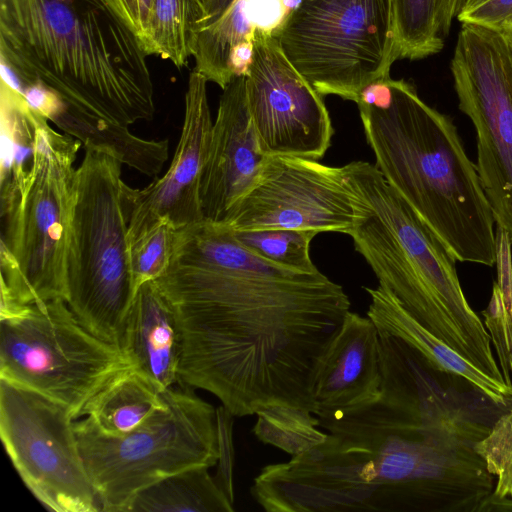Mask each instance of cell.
Listing matches in <instances>:
<instances>
[{"label": "cell", "mask_w": 512, "mask_h": 512, "mask_svg": "<svg viewBox=\"0 0 512 512\" xmlns=\"http://www.w3.org/2000/svg\"><path fill=\"white\" fill-rule=\"evenodd\" d=\"M155 281L178 315V384L208 391L234 417L277 405L313 413L318 367L350 311L341 285L270 263L206 220L178 229Z\"/></svg>", "instance_id": "6da1fadb"}, {"label": "cell", "mask_w": 512, "mask_h": 512, "mask_svg": "<svg viewBox=\"0 0 512 512\" xmlns=\"http://www.w3.org/2000/svg\"><path fill=\"white\" fill-rule=\"evenodd\" d=\"M381 374L377 399L318 417L321 444L261 469L250 491L265 511L477 512L495 486L475 451L495 404L424 363Z\"/></svg>", "instance_id": "7a4b0ae2"}, {"label": "cell", "mask_w": 512, "mask_h": 512, "mask_svg": "<svg viewBox=\"0 0 512 512\" xmlns=\"http://www.w3.org/2000/svg\"><path fill=\"white\" fill-rule=\"evenodd\" d=\"M147 56L114 0H0L1 70L54 92L65 127L152 120Z\"/></svg>", "instance_id": "3957f363"}, {"label": "cell", "mask_w": 512, "mask_h": 512, "mask_svg": "<svg viewBox=\"0 0 512 512\" xmlns=\"http://www.w3.org/2000/svg\"><path fill=\"white\" fill-rule=\"evenodd\" d=\"M389 84L383 107H358L375 167L457 261L493 266L495 218L456 126L412 83Z\"/></svg>", "instance_id": "277c9868"}, {"label": "cell", "mask_w": 512, "mask_h": 512, "mask_svg": "<svg viewBox=\"0 0 512 512\" xmlns=\"http://www.w3.org/2000/svg\"><path fill=\"white\" fill-rule=\"evenodd\" d=\"M342 169L356 208L350 236L379 285L466 361L505 382L490 335L465 297L454 255L375 165L353 161Z\"/></svg>", "instance_id": "5b68a950"}, {"label": "cell", "mask_w": 512, "mask_h": 512, "mask_svg": "<svg viewBox=\"0 0 512 512\" xmlns=\"http://www.w3.org/2000/svg\"><path fill=\"white\" fill-rule=\"evenodd\" d=\"M32 112L36 125L33 166L18 202L1 218V298L22 305L66 299L77 192L74 163L82 145Z\"/></svg>", "instance_id": "8992f818"}, {"label": "cell", "mask_w": 512, "mask_h": 512, "mask_svg": "<svg viewBox=\"0 0 512 512\" xmlns=\"http://www.w3.org/2000/svg\"><path fill=\"white\" fill-rule=\"evenodd\" d=\"M122 165L105 152L85 149L77 168L65 299L88 331L119 349L136 294Z\"/></svg>", "instance_id": "52a82bcc"}, {"label": "cell", "mask_w": 512, "mask_h": 512, "mask_svg": "<svg viewBox=\"0 0 512 512\" xmlns=\"http://www.w3.org/2000/svg\"><path fill=\"white\" fill-rule=\"evenodd\" d=\"M163 395L166 407L123 436L101 433L87 417L74 422L101 511L127 512L135 495L148 486L190 468L217 464L216 409L180 384Z\"/></svg>", "instance_id": "ba28073f"}, {"label": "cell", "mask_w": 512, "mask_h": 512, "mask_svg": "<svg viewBox=\"0 0 512 512\" xmlns=\"http://www.w3.org/2000/svg\"><path fill=\"white\" fill-rule=\"evenodd\" d=\"M278 39L318 93L355 103L400 59L394 0H298Z\"/></svg>", "instance_id": "9c48e42d"}, {"label": "cell", "mask_w": 512, "mask_h": 512, "mask_svg": "<svg viewBox=\"0 0 512 512\" xmlns=\"http://www.w3.org/2000/svg\"><path fill=\"white\" fill-rule=\"evenodd\" d=\"M128 365L122 350L88 331L62 298L0 320V378L61 403L74 419Z\"/></svg>", "instance_id": "30bf717a"}, {"label": "cell", "mask_w": 512, "mask_h": 512, "mask_svg": "<svg viewBox=\"0 0 512 512\" xmlns=\"http://www.w3.org/2000/svg\"><path fill=\"white\" fill-rule=\"evenodd\" d=\"M450 70L459 109L476 131L482 187L512 243V46L499 31L463 22Z\"/></svg>", "instance_id": "8fae6325"}, {"label": "cell", "mask_w": 512, "mask_h": 512, "mask_svg": "<svg viewBox=\"0 0 512 512\" xmlns=\"http://www.w3.org/2000/svg\"><path fill=\"white\" fill-rule=\"evenodd\" d=\"M74 417L61 403L0 378V436L34 497L54 512H99Z\"/></svg>", "instance_id": "7c38bea8"}, {"label": "cell", "mask_w": 512, "mask_h": 512, "mask_svg": "<svg viewBox=\"0 0 512 512\" xmlns=\"http://www.w3.org/2000/svg\"><path fill=\"white\" fill-rule=\"evenodd\" d=\"M356 208L342 167L270 156L259 182L228 212L232 230L292 229L350 235Z\"/></svg>", "instance_id": "4fadbf2b"}, {"label": "cell", "mask_w": 512, "mask_h": 512, "mask_svg": "<svg viewBox=\"0 0 512 512\" xmlns=\"http://www.w3.org/2000/svg\"><path fill=\"white\" fill-rule=\"evenodd\" d=\"M246 94L263 152L321 159L334 128L323 100L293 66L278 35L258 36L248 64Z\"/></svg>", "instance_id": "5bb4252c"}, {"label": "cell", "mask_w": 512, "mask_h": 512, "mask_svg": "<svg viewBox=\"0 0 512 512\" xmlns=\"http://www.w3.org/2000/svg\"><path fill=\"white\" fill-rule=\"evenodd\" d=\"M207 83L198 72L189 74L182 131L167 172L143 189L123 183L130 244L160 220L177 229L204 220L200 187L213 127Z\"/></svg>", "instance_id": "9a60e30c"}, {"label": "cell", "mask_w": 512, "mask_h": 512, "mask_svg": "<svg viewBox=\"0 0 512 512\" xmlns=\"http://www.w3.org/2000/svg\"><path fill=\"white\" fill-rule=\"evenodd\" d=\"M269 158L249 111L245 75L237 76L223 89L213 122L200 187L204 220L223 223L259 182Z\"/></svg>", "instance_id": "2e32d148"}, {"label": "cell", "mask_w": 512, "mask_h": 512, "mask_svg": "<svg viewBox=\"0 0 512 512\" xmlns=\"http://www.w3.org/2000/svg\"><path fill=\"white\" fill-rule=\"evenodd\" d=\"M381 383L378 328L367 315L349 311L318 367L313 414L327 417L371 402Z\"/></svg>", "instance_id": "e0dca14e"}, {"label": "cell", "mask_w": 512, "mask_h": 512, "mask_svg": "<svg viewBox=\"0 0 512 512\" xmlns=\"http://www.w3.org/2000/svg\"><path fill=\"white\" fill-rule=\"evenodd\" d=\"M291 0H233L190 39L194 71L222 90L245 75L258 36L278 35L294 6Z\"/></svg>", "instance_id": "ac0fdd59"}, {"label": "cell", "mask_w": 512, "mask_h": 512, "mask_svg": "<svg viewBox=\"0 0 512 512\" xmlns=\"http://www.w3.org/2000/svg\"><path fill=\"white\" fill-rule=\"evenodd\" d=\"M122 352L162 390L179 382L181 333L177 312L156 281L141 285L132 302Z\"/></svg>", "instance_id": "d6986e66"}, {"label": "cell", "mask_w": 512, "mask_h": 512, "mask_svg": "<svg viewBox=\"0 0 512 512\" xmlns=\"http://www.w3.org/2000/svg\"><path fill=\"white\" fill-rule=\"evenodd\" d=\"M364 289L371 300L367 316L378 328L404 340L433 369L467 381L494 404L507 407L512 402L511 386L484 374L457 354L411 316L388 289L381 285Z\"/></svg>", "instance_id": "ffe728a7"}, {"label": "cell", "mask_w": 512, "mask_h": 512, "mask_svg": "<svg viewBox=\"0 0 512 512\" xmlns=\"http://www.w3.org/2000/svg\"><path fill=\"white\" fill-rule=\"evenodd\" d=\"M163 391L132 365L117 371L86 403V416L103 434L126 435L166 407Z\"/></svg>", "instance_id": "44dd1931"}, {"label": "cell", "mask_w": 512, "mask_h": 512, "mask_svg": "<svg viewBox=\"0 0 512 512\" xmlns=\"http://www.w3.org/2000/svg\"><path fill=\"white\" fill-rule=\"evenodd\" d=\"M1 218L19 200L34 162L36 125L23 94L1 78Z\"/></svg>", "instance_id": "7402d4cb"}, {"label": "cell", "mask_w": 512, "mask_h": 512, "mask_svg": "<svg viewBox=\"0 0 512 512\" xmlns=\"http://www.w3.org/2000/svg\"><path fill=\"white\" fill-rule=\"evenodd\" d=\"M208 467L190 468L141 490L127 512H232L233 504Z\"/></svg>", "instance_id": "603a6c76"}, {"label": "cell", "mask_w": 512, "mask_h": 512, "mask_svg": "<svg viewBox=\"0 0 512 512\" xmlns=\"http://www.w3.org/2000/svg\"><path fill=\"white\" fill-rule=\"evenodd\" d=\"M204 17L200 0H154L142 39L146 54L170 61L175 67L187 66L190 39Z\"/></svg>", "instance_id": "cb8c5ba5"}, {"label": "cell", "mask_w": 512, "mask_h": 512, "mask_svg": "<svg viewBox=\"0 0 512 512\" xmlns=\"http://www.w3.org/2000/svg\"><path fill=\"white\" fill-rule=\"evenodd\" d=\"M252 432L259 441L272 445L292 457L321 444L327 437L318 429V417L304 408L277 405L256 414Z\"/></svg>", "instance_id": "d4e9b609"}, {"label": "cell", "mask_w": 512, "mask_h": 512, "mask_svg": "<svg viewBox=\"0 0 512 512\" xmlns=\"http://www.w3.org/2000/svg\"><path fill=\"white\" fill-rule=\"evenodd\" d=\"M438 5L439 0H394L400 59H422L442 50Z\"/></svg>", "instance_id": "484cf974"}, {"label": "cell", "mask_w": 512, "mask_h": 512, "mask_svg": "<svg viewBox=\"0 0 512 512\" xmlns=\"http://www.w3.org/2000/svg\"><path fill=\"white\" fill-rule=\"evenodd\" d=\"M232 232L243 247L270 263L296 272L319 271L310 256V243L317 235L312 231L258 229Z\"/></svg>", "instance_id": "4316f807"}, {"label": "cell", "mask_w": 512, "mask_h": 512, "mask_svg": "<svg viewBox=\"0 0 512 512\" xmlns=\"http://www.w3.org/2000/svg\"><path fill=\"white\" fill-rule=\"evenodd\" d=\"M178 229L167 220H160L130 244V265L137 289L155 281L167 270L174 251Z\"/></svg>", "instance_id": "83f0119b"}, {"label": "cell", "mask_w": 512, "mask_h": 512, "mask_svg": "<svg viewBox=\"0 0 512 512\" xmlns=\"http://www.w3.org/2000/svg\"><path fill=\"white\" fill-rule=\"evenodd\" d=\"M475 451L496 477L493 494L512 496V408L495 419L488 434L475 444Z\"/></svg>", "instance_id": "f1b7e54d"}, {"label": "cell", "mask_w": 512, "mask_h": 512, "mask_svg": "<svg viewBox=\"0 0 512 512\" xmlns=\"http://www.w3.org/2000/svg\"><path fill=\"white\" fill-rule=\"evenodd\" d=\"M234 416L224 407L216 409L219 457L217 473L214 476L219 487L228 498L234 502L233 492V445H232V418Z\"/></svg>", "instance_id": "f546056e"}, {"label": "cell", "mask_w": 512, "mask_h": 512, "mask_svg": "<svg viewBox=\"0 0 512 512\" xmlns=\"http://www.w3.org/2000/svg\"><path fill=\"white\" fill-rule=\"evenodd\" d=\"M463 23H473L504 33L512 27V0H487L457 15Z\"/></svg>", "instance_id": "4dcf8cb0"}, {"label": "cell", "mask_w": 512, "mask_h": 512, "mask_svg": "<svg viewBox=\"0 0 512 512\" xmlns=\"http://www.w3.org/2000/svg\"><path fill=\"white\" fill-rule=\"evenodd\" d=\"M463 2L464 0H439L438 18L443 37L449 33L452 21L461 11Z\"/></svg>", "instance_id": "1f68e13d"}, {"label": "cell", "mask_w": 512, "mask_h": 512, "mask_svg": "<svg viewBox=\"0 0 512 512\" xmlns=\"http://www.w3.org/2000/svg\"><path fill=\"white\" fill-rule=\"evenodd\" d=\"M118 8L141 39L139 0H114Z\"/></svg>", "instance_id": "d6a6232c"}, {"label": "cell", "mask_w": 512, "mask_h": 512, "mask_svg": "<svg viewBox=\"0 0 512 512\" xmlns=\"http://www.w3.org/2000/svg\"><path fill=\"white\" fill-rule=\"evenodd\" d=\"M477 512H512V496H497L492 492Z\"/></svg>", "instance_id": "836d02e7"}, {"label": "cell", "mask_w": 512, "mask_h": 512, "mask_svg": "<svg viewBox=\"0 0 512 512\" xmlns=\"http://www.w3.org/2000/svg\"><path fill=\"white\" fill-rule=\"evenodd\" d=\"M233 0H210L205 7L204 17L194 31L215 19Z\"/></svg>", "instance_id": "e575fe53"}, {"label": "cell", "mask_w": 512, "mask_h": 512, "mask_svg": "<svg viewBox=\"0 0 512 512\" xmlns=\"http://www.w3.org/2000/svg\"><path fill=\"white\" fill-rule=\"evenodd\" d=\"M153 2H154V0H139L140 22H141V30H142L141 41L144 37L145 31H146V28L148 25Z\"/></svg>", "instance_id": "d590c367"}, {"label": "cell", "mask_w": 512, "mask_h": 512, "mask_svg": "<svg viewBox=\"0 0 512 512\" xmlns=\"http://www.w3.org/2000/svg\"><path fill=\"white\" fill-rule=\"evenodd\" d=\"M485 1H487V0H464L463 6H462V9L460 12L468 11V10L482 4Z\"/></svg>", "instance_id": "8d00e7d4"}, {"label": "cell", "mask_w": 512, "mask_h": 512, "mask_svg": "<svg viewBox=\"0 0 512 512\" xmlns=\"http://www.w3.org/2000/svg\"><path fill=\"white\" fill-rule=\"evenodd\" d=\"M505 37L507 38L508 42L512 46V27H510L508 30H506L504 33Z\"/></svg>", "instance_id": "74e56055"}, {"label": "cell", "mask_w": 512, "mask_h": 512, "mask_svg": "<svg viewBox=\"0 0 512 512\" xmlns=\"http://www.w3.org/2000/svg\"><path fill=\"white\" fill-rule=\"evenodd\" d=\"M209 1H210V0H200V2H201V3H202V5H203L204 10H205V7H206V5L208 4V2H209ZM194 30H195V29H194Z\"/></svg>", "instance_id": "f35d334b"}]
</instances>
